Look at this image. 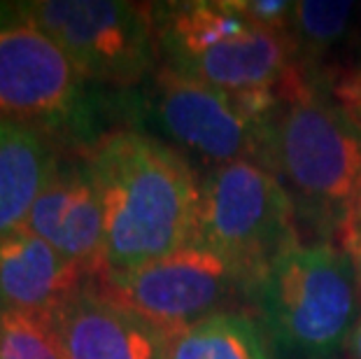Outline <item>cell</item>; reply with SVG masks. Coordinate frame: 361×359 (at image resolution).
<instances>
[{"mask_svg": "<svg viewBox=\"0 0 361 359\" xmlns=\"http://www.w3.org/2000/svg\"><path fill=\"white\" fill-rule=\"evenodd\" d=\"M105 210V273H126L198 243L201 182L178 150L112 131L89 150Z\"/></svg>", "mask_w": 361, "mask_h": 359, "instance_id": "cell-1", "label": "cell"}, {"mask_svg": "<svg viewBox=\"0 0 361 359\" xmlns=\"http://www.w3.org/2000/svg\"><path fill=\"white\" fill-rule=\"evenodd\" d=\"M275 91L259 164L287 189L296 219L329 238L341 231L361 173V124L331 96L317 63L296 59Z\"/></svg>", "mask_w": 361, "mask_h": 359, "instance_id": "cell-2", "label": "cell"}, {"mask_svg": "<svg viewBox=\"0 0 361 359\" xmlns=\"http://www.w3.org/2000/svg\"><path fill=\"white\" fill-rule=\"evenodd\" d=\"M149 7L161 66L226 94L278 89L298 56L291 33L255 24L235 0Z\"/></svg>", "mask_w": 361, "mask_h": 359, "instance_id": "cell-3", "label": "cell"}, {"mask_svg": "<svg viewBox=\"0 0 361 359\" xmlns=\"http://www.w3.org/2000/svg\"><path fill=\"white\" fill-rule=\"evenodd\" d=\"M359 280L352 257L331 241L291 248L252 292L275 346L305 359H329L359 320Z\"/></svg>", "mask_w": 361, "mask_h": 359, "instance_id": "cell-4", "label": "cell"}, {"mask_svg": "<svg viewBox=\"0 0 361 359\" xmlns=\"http://www.w3.org/2000/svg\"><path fill=\"white\" fill-rule=\"evenodd\" d=\"M198 243L224 257L252 296L268 269L301 243L294 201L257 162L212 168L201 182Z\"/></svg>", "mask_w": 361, "mask_h": 359, "instance_id": "cell-5", "label": "cell"}, {"mask_svg": "<svg viewBox=\"0 0 361 359\" xmlns=\"http://www.w3.org/2000/svg\"><path fill=\"white\" fill-rule=\"evenodd\" d=\"M87 80L24 3H0V117L40 133L89 126Z\"/></svg>", "mask_w": 361, "mask_h": 359, "instance_id": "cell-6", "label": "cell"}, {"mask_svg": "<svg viewBox=\"0 0 361 359\" xmlns=\"http://www.w3.org/2000/svg\"><path fill=\"white\" fill-rule=\"evenodd\" d=\"M24 7L71 56L87 82L133 87L159 68L149 5L124 0H33Z\"/></svg>", "mask_w": 361, "mask_h": 359, "instance_id": "cell-7", "label": "cell"}, {"mask_svg": "<svg viewBox=\"0 0 361 359\" xmlns=\"http://www.w3.org/2000/svg\"><path fill=\"white\" fill-rule=\"evenodd\" d=\"M145 105L159 133L173 150L212 168L233 162H261L266 121L243 96L159 66Z\"/></svg>", "mask_w": 361, "mask_h": 359, "instance_id": "cell-8", "label": "cell"}, {"mask_svg": "<svg viewBox=\"0 0 361 359\" xmlns=\"http://www.w3.org/2000/svg\"><path fill=\"white\" fill-rule=\"evenodd\" d=\"M98 280L114 299L168 334L217 315L238 294H250L233 266L201 243Z\"/></svg>", "mask_w": 361, "mask_h": 359, "instance_id": "cell-9", "label": "cell"}, {"mask_svg": "<svg viewBox=\"0 0 361 359\" xmlns=\"http://www.w3.org/2000/svg\"><path fill=\"white\" fill-rule=\"evenodd\" d=\"M63 359H166L171 334L87 280L49 312Z\"/></svg>", "mask_w": 361, "mask_h": 359, "instance_id": "cell-10", "label": "cell"}, {"mask_svg": "<svg viewBox=\"0 0 361 359\" xmlns=\"http://www.w3.org/2000/svg\"><path fill=\"white\" fill-rule=\"evenodd\" d=\"M59 255L101 278L105 273V210L89 159L59 162L49 185L37 196L26 226Z\"/></svg>", "mask_w": 361, "mask_h": 359, "instance_id": "cell-11", "label": "cell"}, {"mask_svg": "<svg viewBox=\"0 0 361 359\" xmlns=\"http://www.w3.org/2000/svg\"><path fill=\"white\" fill-rule=\"evenodd\" d=\"M87 280V271L28 229L0 236V310L49 317Z\"/></svg>", "mask_w": 361, "mask_h": 359, "instance_id": "cell-12", "label": "cell"}, {"mask_svg": "<svg viewBox=\"0 0 361 359\" xmlns=\"http://www.w3.org/2000/svg\"><path fill=\"white\" fill-rule=\"evenodd\" d=\"M59 157L44 133L0 117V236L26 226Z\"/></svg>", "mask_w": 361, "mask_h": 359, "instance_id": "cell-13", "label": "cell"}, {"mask_svg": "<svg viewBox=\"0 0 361 359\" xmlns=\"http://www.w3.org/2000/svg\"><path fill=\"white\" fill-rule=\"evenodd\" d=\"M271 341L259 320L221 310L171 334L166 359H275Z\"/></svg>", "mask_w": 361, "mask_h": 359, "instance_id": "cell-14", "label": "cell"}, {"mask_svg": "<svg viewBox=\"0 0 361 359\" xmlns=\"http://www.w3.org/2000/svg\"><path fill=\"white\" fill-rule=\"evenodd\" d=\"M355 3L334 0H301L294 5L291 37L296 42V59L317 63L322 51L336 44L350 30Z\"/></svg>", "mask_w": 361, "mask_h": 359, "instance_id": "cell-15", "label": "cell"}, {"mask_svg": "<svg viewBox=\"0 0 361 359\" xmlns=\"http://www.w3.org/2000/svg\"><path fill=\"white\" fill-rule=\"evenodd\" d=\"M0 359H63L49 320L0 310Z\"/></svg>", "mask_w": 361, "mask_h": 359, "instance_id": "cell-16", "label": "cell"}, {"mask_svg": "<svg viewBox=\"0 0 361 359\" xmlns=\"http://www.w3.org/2000/svg\"><path fill=\"white\" fill-rule=\"evenodd\" d=\"M322 78L331 96L361 124V63L336 71L322 68Z\"/></svg>", "mask_w": 361, "mask_h": 359, "instance_id": "cell-17", "label": "cell"}, {"mask_svg": "<svg viewBox=\"0 0 361 359\" xmlns=\"http://www.w3.org/2000/svg\"><path fill=\"white\" fill-rule=\"evenodd\" d=\"M235 5H238V10L243 14H247L255 24L291 33L296 3H287V0H235Z\"/></svg>", "mask_w": 361, "mask_h": 359, "instance_id": "cell-18", "label": "cell"}, {"mask_svg": "<svg viewBox=\"0 0 361 359\" xmlns=\"http://www.w3.org/2000/svg\"><path fill=\"white\" fill-rule=\"evenodd\" d=\"M338 233H341V243L345 252L361 243V173L357 178L355 192L350 196L348 208H345V217H343L341 231Z\"/></svg>", "mask_w": 361, "mask_h": 359, "instance_id": "cell-19", "label": "cell"}, {"mask_svg": "<svg viewBox=\"0 0 361 359\" xmlns=\"http://www.w3.org/2000/svg\"><path fill=\"white\" fill-rule=\"evenodd\" d=\"M348 355H350V359H361V315H359L350 341H348Z\"/></svg>", "mask_w": 361, "mask_h": 359, "instance_id": "cell-20", "label": "cell"}, {"mask_svg": "<svg viewBox=\"0 0 361 359\" xmlns=\"http://www.w3.org/2000/svg\"><path fill=\"white\" fill-rule=\"evenodd\" d=\"M348 255L352 257V264H355L357 280H359V289H361V243H359V245L352 248V250H348Z\"/></svg>", "mask_w": 361, "mask_h": 359, "instance_id": "cell-21", "label": "cell"}, {"mask_svg": "<svg viewBox=\"0 0 361 359\" xmlns=\"http://www.w3.org/2000/svg\"><path fill=\"white\" fill-rule=\"evenodd\" d=\"M359 28H361V21H359Z\"/></svg>", "mask_w": 361, "mask_h": 359, "instance_id": "cell-22", "label": "cell"}]
</instances>
